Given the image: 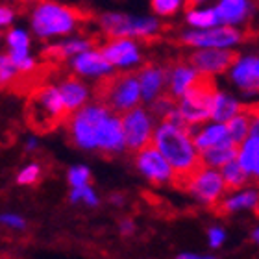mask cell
Wrapping results in <instances>:
<instances>
[{
    "label": "cell",
    "mask_w": 259,
    "mask_h": 259,
    "mask_svg": "<svg viewBox=\"0 0 259 259\" xmlns=\"http://www.w3.org/2000/svg\"><path fill=\"white\" fill-rule=\"evenodd\" d=\"M41 178V167L37 163H30L17 174V184L19 185H33Z\"/></svg>",
    "instance_id": "31"
},
{
    "label": "cell",
    "mask_w": 259,
    "mask_h": 259,
    "mask_svg": "<svg viewBox=\"0 0 259 259\" xmlns=\"http://www.w3.org/2000/svg\"><path fill=\"white\" fill-rule=\"evenodd\" d=\"M109 202L113 205H122L124 204V194H111V196H109Z\"/></svg>",
    "instance_id": "38"
},
{
    "label": "cell",
    "mask_w": 259,
    "mask_h": 259,
    "mask_svg": "<svg viewBox=\"0 0 259 259\" xmlns=\"http://www.w3.org/2000/svg\"><path fill=\"white\" fill-rule=\"evenodd\" d=\"M191 135L196 148L200 150V154L205 150H209L213 146L226 145V143H233L230 134H228L226 122H211V124H198L191 126Z\"/></svg>",
    "instance_id": "13"
},
{
    "label": "cell",
    "mask_w": 259,
    "mask_h": 259,
    "mask_svg": "<svg viewBox=\"0 0 259 259\" xmlns=\"http://www.w3.org/2000/svg\"><path fill=\"white\" fill-rule=\"evenodd\" d=\"M228 134L232 137V141L235 145H243L244 141L250 137V115L246 111V108H243L241 113H237L233 119H230L226 122Z\"/></svg>",
    "instance_id": "25"
},
{
    "label": "cell",
    "mask_w": 259,
    "mask_h": 259,
    "mask_svg": "<svg viewBox=\"0 0 259 259\" xmlns=\"http://www.w3.org/2000/svg\"><path fill=\"white\" fill-rule=\"evenodd\" d=\"M69 200L70 204H80L81 202V204L89 205V207H97L100 204V198L91 187V184L83 185V187H72L69 193Z\"/></svg>",
    "instance_id": "26"
},
{
    "label": "cell",
    "mask_w": 259,
    "mask_h": 259,
    "mask_svg": "<svg viewBox=\"0 0 259 259\" xmlns=\"http://www.w3.org/2000/svg\"><path fill=\"white\" fill-rule=\"evenodd\" d=\"M237 154H239V145H235V143H226V145L213 146L209 150L202 152V163L207 165V167L222 168L230 161L237 159Z\"/></svg>",
    "instance_id": "22"
},
{
    "label": "cell",
    "mask_w": 259,
    "mask_h": 259,
    "mask_svg": "<svg viewBox=\"0 0 259 259\" xmlns=\"http://www.w3.org/2000/svg\"><path fill=\"white\" fill-rule=\"evenodd\" d=\"M250 6L246 0H221V4L215 8L219 24H233L241 22L248 15Z\"/></svg>",
    "instance_id": "21"
},
{
    "label": "cell",
    "mask_w": 259,
    "mask_h": 259,
    "mask_svg": "<svg viewBox=\"0 0 259 259\" xmlns=\"http://www.w3.org/2000/svg\"><path fill=\"white\" fill-rule=\"evenodd\" d=\"M226 243V230L221 226H211L207 230V244L209 248H221Z\"/></svg>",
    "instance_id": "33"
},
{
    "label": "cell",
    "mask_w": 259,
    "mask_h": 259,
    "mask_svg": "<svg viewBox=\"0 0 259 259\" xmlns=\"http://www.w3.org/2000/svg\"><path fill=\"white\" fill-rule=\"evenodd\" d=\"M198 2H202V0H184V8H185V11H189V13H191V10H193V6H194V4H198Z\"/></svg>",
    "instance_id": "39"
},
{
    "label": "cell",
    "mask_w": 259,
    "mask_h": 259,
    "mask_svg": "<svg viewBox=\"0 0 259 259\" xmlns=\"http://www.w3.org/2000/svg\"><path fill=\"white\" fill-rule=\"evenodd\" d=\"M119 230L122 235H132L135 232V222L132 219H122L119 222Z\"/></svg>",
    "instance_id": "35"
},
{
    "label": "cell",
    "mask_w": 259,
    "mask_h": 259,
    "mask_svg": "<svg viewBox=\"0 0 259 259\" xmlns=\"http://www.w3.org/2000/svg\"><path fill=\"white\" fill-rule=\"evenodd\" d=\"M152 11L161 17H172L182 6V0H150Z\"/></svg>",
    "instance_id": "30"
},
{
    "label": "cell",
    "mask_w": 259,
    "mask_h": 259,
    "mask_svg": "<svg viewBox=\"0 0 259 259\" xmlns=\"http://www.w3.org/2000/svg\"><path fill=\"white\" fill-rule=\"evenodd\" d=\"M232 80L244 93H259V58H246L232 70Z\"/></svg>",
    "instance_id": "18"
},
{
    "label": "cell",
    "mask_w": 259,
    "mask_h": 259,
    "mask_svg": "<svg viewBox=\"0 0 259 259\" xmlns=\"http://www.w3.org/2000/svg\"><path fill=\"white\" fill-rule=\"evenodd\" d=\"M141 83V95L145 102L156 100L161 93H165V65H154L152 61L137 69Z\"/></svg>",
    "instance_id": "14"
},
{
    "label": "cell",
    "mask_w": 259,
    "mask_h": 259,
    "mask_svg": "<svg viewBox=\"0 0 259 259\" xmlns=\"http://www.w3.org/2000/svg\"><path fill=\"white\" fill-rule=\"evenodd\" d=\"M109 113H113V111H109L100 102L85 104L83 108L74 111L65 122L70 143L76 148H81V150H97L98 128H100V124L106 120V117Z\"/></svg>",
    "instance_id": "6"
},
{
    "label": "cell",
    "mask_w": 259,
    "mask_h": 259,
    "mask_svg": "<svg viewBox=\"0 0 259 259\" xmlns=\"http://www.w3.org/2000/svg\"><path fill=\"white\" fill-rule=\"evenodd\" d=\"M222 176H224V182H226V187L228 191H237V189H243L244 185L248 184V172L243 168V165L237 161V159H233L230 161L228 165L221 168Z\"/></svg>",
    "instance_id": "24"
},
{
    "label": "cell",
    "mask_w": 259,
    "mask_h": 259,
    "mask_svg": "<svg viewBox=\"0 0 259 259\" xmlns=\"http://www.w3.org/2000/svg\"><path fill=\"white\" fill-rule=\"evenodd\" d=\"M246 39L241 32L233 30L230 26L215 28L209 32H191L185 33L178 39L180 45H189V47H202V49H224L230 45H235L239 41Z\"/></svg>",
    "instance_id": "11"
},
{
    "label": "cell",
    "mask_w": 259,
    "mask_h": 259,
    "mask_svg": "<svg viewBox=\"0 0 259 259\" xmlns=\"http://www.w3.org/2000/svg\"><path fill=\"white\" fill-rule=\"evenodd\" d=\"M93 97L95 102L104 104L109 111L117 115H124L130 109L137 108L143 100L137 70L115 72L100 78L95 83Z\"/></svg>",
    "instance_id": "3"
},
{
    "label": "cell",
    "mask_w": 259,
    "mask_h": 259,
    "mask_svg": "<svg viewBox=\"0 0 259 259\" xmlns=\"http://www.w3.org/2000/svg\"><path fill=\"white\" fill-rule=\"evenodd\" d=\"M182 187L198 204L209 205V207L221 204V200L226 196L228 191L221 168L207 167V165H202L200 168H196L189 178L182 184Z\"/></svg>",
    "instance_id": "7"
},
{
    "label": "cell",
    "mask_w": 259,
    "mask_h": 259,
    "mask_svg": "<svg viewBox=\"0 0 259 259\" xmlns=\"http://www.w3.org/2000/svg\"><path fill=\"white\" fill-rule=\"evenodd\" d=\"M217 93L219 91H217L213 74L198 72L196 78L191 81V85L187 87V91L184 93V97L178 100V109L191 126L204 124L211 120Z\"/></svg>",
    "instance_id": "5"
},
{
    "label": "cell",
    "mask_w": 259,
    "mask_h": 259,
    "mask_svg": "<svg viewBox=\"0 0 259 259\" xmlns=\"http://www.w3.org/2000/svg\"><path fill=\"white\" fill-rule=\"evenodd\" d=\"M35 145H37V143H35V139H30L26 143V148H28V150H33V148H35Z\"/></svg>",
    "instance_id": "41"
},
{
    "label": "cell",
    "mask_w": 259,
    "mask_h": 259,
    "mask_svg": "<svg viewBox=\"0 0 259 259\" xmlns=\"http://www.w3.org/2000/svg\"><path fill=\"white\" fill-rule=\"evenodd\" d=\"M135 167L154 185H178V176L154 143L135 152Z\"/></svg>",
    "instance_id": "8"
},
{
    "label": "cell",
    "mask_w": 259,
    "mask_h": 259,
    "mask_svg": "<svg viewBox=\"0 0 259 259\" xmlns=\"http://www.w3.org/2000/svg\"><path fill=\"white\" fill-rule=\"evenodd\" d=\"M243 108H244L243 104H239L235 98L228 97L224 93H217L211 120H215V122H228V120L233 119L237 113H241Z\"/></svg>",
    "instance_id": "23"
},
{
    "label": "cell",
    "mask_w": 259,
    "mask_h": 259,
    "mask_svg": "<svg viewBox=\"0 0 259 259\" xmlns=\"http://www.w3.org/2000/svg\"><path fill=\"white\" fill-rule=\"evenodd\" d=\"M58 89H60V95H61V98H63L65 108L69 109L70 115L85 106L89 91H87L85 83H83L76 74H70V76H67L65 80H61Z\"/></svg>",
    "instance_id": "17"
},
{
    "label": "cell",
    "mask_w": 259,
    "mask_h": 259,
    "mask_svg": "<svg viewBox=\"0 0 259 259\" xmlns=\"http://www.w3.org/2000/svg\"><path fill=\"white\" fill-rule=\"evenodd\" d=\"M95 19L91 10L81 6H60L49 0H39L32 13V26L39 37L63 35L76 26V22H91Z\"/></svg>",
    "instance_id": "4"
},
{
    "label": "cell",
    "mask_w": 259,
    "mask_h": 259,
    "mask_svg": "<svg viewBox=\"0 0 259 259\" xmlns=\"http://www.w3.org/2000/svg\"><path fill=\"white\" fill-rule=\"evenodd\" d=\"M237 161L243 165L250 178L259 180V137L250 135L243 145H239Z\"/></svg>",
    "instance_id": "20"
},
{
    "label": "cell",
    "mask_w": 259,
    "mask_h": 259,
    "mask_svg": "<svg viewBox=\"0 0 259 259\" xmlns=\"http://www.w3.org/2000/svg\"><path fill=\"white\" fill-rule=\"evenodd\" d=\"M176 259H217L215 255H204V254H193V252H182L176 255Z\"/></svg>",
    "instance_id": "36"
},
{
    "label": "cell",
    "mask_w": 259,
    "mask_h": 259,
    "mask_svg": "<svg viewBox=\"0 0 259 259\" xmlns=\"http://www.w3.org/2000/svg\"><path fill=\"white\" fill-rule=\"evenodd\" d=\"M0 35H2V33H0Z\"/></svg>",
    "instance_id": "42"
},
{
    "label": "cell",
    "mask_w": 259,
    "mask_h": 259,
    "mask_svg": "<svg viewBox=\"0 0 259 259\" xmlns=\"http://www.w3.org/2000/svg\"><path fill=\"white\" fill-rule=\"evenodd\" d=\"M8 41H10L11 49H28V45H30L28 35L21 30H11L8 33Z\"/></svg>",
    "instance_id": "34"
},
{
    "label": "cell",
    "mask_w": 259,
    "mask_h": 259,
    "mask_svg": "<svg viewBox=\"0 0 259 259\" xmlns=\"http://www.w3.org/2000/svg\"><path fill=\"white\" fill-rule=\"evenodd\" d=\"M69 117L70 113L65 108L58 87L43 83L28 93L24 104V119L35 134H50L58 126L65 124Z\"/></svg>",
    "instance_id": "2"
},
{
    "label": "cell",
    "mask_w": 259,
    "mask_h": 259,
    "mask_svg": "<svg viewBox=\"0 0 259 259\" xmlns=\"http://www.w3.org/2000/svg\"><path fill=\"white\" fill-rule=\"evenodd\" d=\"M241 56L237 50H219V49H204L191 52L185 56V61L196 69L198 72H207V74H222L230 67L237 65Z\"/></svg>",
    "instance_id": "10"
},
{
    "label": "cell",
    "mask_w": 259,
    "mask_h": 259,
    "mask_svg": "<svg viewBox=\"0 0 259 259\" xmlns=\"http://www.w3.org/2000/svg\"><path fill=\"white\" fill-rule=\"evenodd\" d=\"M67 180H69L70 189H72V187H83V185L91 184V170H89L85 165L70 167L69 174H67Z\"/></svg>",
    "instance_id": "28"
},
{
    "label": "cell",
    "mask_w": 259,
    "mask_h": 259,
    "mask_svg": "<svg viewBox=\"0 0 259 259\" xmlns=\"http://www.w3.org/2000/svg\"><path fill=\"white\" fill-rule=\"evenodd\" d=\"M152 143L172 165L174 172L178 176V187H182L185 180L189 178L196 168L204 165L202 154L194 145L189 130L176 128L168 122H161L154 132Z\"/></svg>",
    "instance_id": "1"
},
{
    "label": "cell",
    "mask_w": 259,
    "mask_h": 259,
    "mask_svg": "<svg viewBox=\"0 0 259 259\" xmlns=\"http://www.w3.org/2000/svg\"><path fill=\"white\" fill-rule=\"evenodd\" d=\"M217 207L224 215L259 209V191L254 189V187H243V189L232 191L221 200V204Z\"/></svg>",
    "instance_id": "15"
},
{
    "label": "cell",
    "mask_w": 259,
    "mask_h": 259,
    "mask_svg": "<svg viewBox=\"0 0 259 259\" xmlns=\"http://www.w3.org/2000/svg\"><path fill=\"white\" fill-rule=\"evenodd\" d=\"M0 224L6 228H11V230H19V232L26 228L24 217L17 215V213H0Z\"/></svg>",
    "instance_id": "32"
},
{
    "label": "cell",
    "mask_w": 259,
    "mask_h": 259,
    "mask_svg": "<svg viewBox=\"0 0 259 259\" xmlns=\"http://www.w3.org/2000/svg\"><path fill=\"white\" fill-rule=\"evenodd\" d=\"M122 130H124L126 150L139 152L141 148L152 145L154 139V117L150 111L143 109L141 106L130 109L124 115H120Z\"/></svg>",
    "instance_id": "9"
},
{
    "label": "cell",
    "mask_w": 259,
    "mask_h": 259,
    "mask_svg": "<svg viewBox=\"0 0 259 259\" xmlns=\"http://www.w3.org/2000/svg\"><path fill=\"white\" fill-rule=\"evenodd\" d=\"M17 72V67L11 60L10 54H0V91L8 89V85L11 83L13 76Z\"/></svg>",
    "instance_id": "27"
},
{
    "label": "cell",
    "mask_w": 259,
    "mask_h": 259,
    "mask_svg": "<svg viewBox=\"0 0 259 259\" xmlns=\"http://www.w3.org/2000/svg\"><path fill=\"white\" fill-rule=\"evenodd\" d=\"M98 52H102V56L111 65H132L139 61L137 47L128 37L108 39V43L100 47Z\"/></svg>",
    "instance_id": "16"
},
{
    "label": "cell",
    "mask_w": 259,
    "mask_h": 259,
    "mask_svg": "<svg viewBox=\"0 0 259 259\" xmlns=\"http://www.w3.org/2000/svg\"><path fill=\"white\" fill-rule=\"evenodd\" d=\"M11 19H13V11L10 8H0V26L11 22Z\"/></svg>",
    "instance_id": "37"
},
{
    "label": "cell",
    "mask_w": 259,
    "mask_h": 259,
    "mask_svg": "<svg viewBox=\"0 0 259 259\" xmlns=\"http://www.w3.org/2000/svg\"><path fill=\"white\" fill-rule=\"evenodd\" d=\"M98 148L104 156H117L120 152L126 150V141H124V130H122V120L120 115L109 113L106 117L100 128H98Z\"/></svg>",
    "instance_id": "12"
},
{
    "label": "cell",
    "mask_w": 259,
    "mask_h": 259,
    "mask_svg": "<svg viewBox=\"0 0 259 259\" xmlns=\"http://www.w3.org/2000/svg\"><path fill=\"white\" fill-rule=\"evenodd\" d=\"M74 70L78 74H106L111 69V63H109L106 58L102 56V52H81L74 61Z\"/></svg>",
    "instance_id": "19"
},
{
    "label": "cell",
    "mask_w": 259,
    "mask_h": 259,
    "mask_svg": "<svg viewBox=\"0 0 259 259\" xmlns=\"http://www.w3.org/2000/svg\"><path fill=\"white\" fill-rule=\"evenodd\" d=\"M252 241H254L255 244H259V226L254 228V232H252Z\"/></svg>",
    "instance_id": "40"
},
{
    "label": "cell",
    "mask_w": 259,
    "mask_h": 259,
    "mask_svg": "<svg viewBox=\"0 0 259 259\" xmlns=\"http://www.w3.org/2000/svg\"><path fill=\"white\" fill-rule=\"evenodd\" d=\"M189 24L198 28H207V26H217L219 19H217L215 10H205V11H196V13H189L187 17Z\"/></svg>",
    "instance_id": "29"
}]
</instances>
